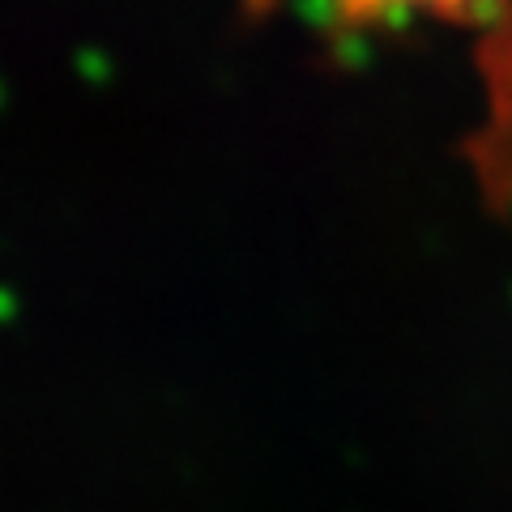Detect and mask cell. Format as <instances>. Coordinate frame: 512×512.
I'll return each instance as SVG.
<instances>
[{"label":"cell","mask_w":512,"mask_h":512,"mask_svg":"<svg viewBox=\"0 0 512 512\" xmlns=\"http://www.w3.org/2000/svg\"><path fill=\"white\" fill-rule=\"evenodd\" d=\"M474 120L461 133V163L487 214L512 218V0L470 35Z\"/></svg>","instance_id":"6da1fadb"},{"label":"cell","mask_w":512,"mask_h":512,"mask_svg":"<svg viewBox=\"0 0 512 512\" xmlns=\"http://www.w3.org/2000/svg\"><path fill=\"white\" fill-rule=\"evenodd\" d=\"M261 9H299L333 39H363L380 30L444 26L474 35L508 0H252Z\"/></svg>","instance_id":"7a4b0ae2"}]
</instances>
